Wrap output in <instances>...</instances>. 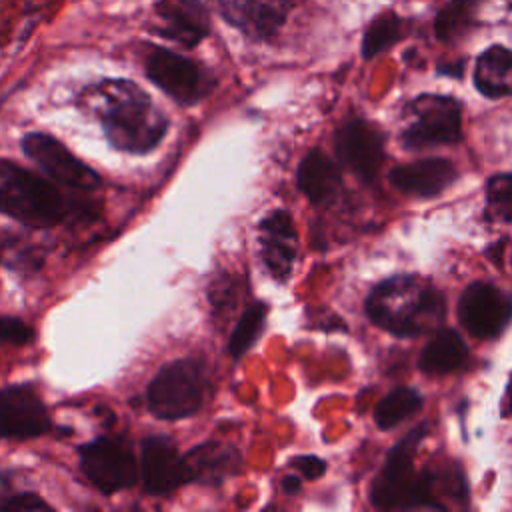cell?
I'll return each instance as SVG.
<instances>
[{
  "label": "cell",
  "instance_id": "cell-13",
  "mask_svg": "<svg viewBox=\"0 0 512 512\" xmlns=\"http://www.w3.org/2000/svg\"><path fill=\"white\" fill-rule=\"evenodd\" d=\"M216 12L252 40H270L284 26L290 0H210Z\"/></svg>",
  "mask_w": 512,
  "mask_h": 512
},
{
  "label": "cell",
  "instance_id": "cell-15",
  "mask_svg": "<svg viewBox=\"0 0 512 512\" xmlns=\"http://www.w3.org/2000/svg\"><path fill=\"white\" fill-rule=\"evenodd\" d=\"M154 14L160 20L156 32L186 48H194L210 32V16L202 0H156Z\"/></svg>",
  "mask_w": 512,
  "mask_h": 512
},
{
  "label": "cell",
  "instance_id": "cell-4",
  "mask_svg": "<svg viewBox=\"0 0 512 512\" xmlns=\"http://www.w3.org/2000/svg\"><path fill=\"white\" fill-rule=\"evenodd\" d=\"M426 434V424L408 432L386 456L384 468L372 482L370 500L378 508H442L434 502V476L414 472L412 458L418 442Z\"/></svg>",
  "mask_w": 512,
  "mask_h": 512
},
{
  "label": "cell",
  "instance_id": "cell-3",
  "mask_svg": "<svg viewBox=\"0 0 512 512\" xmlns=\"http://www.w3.org/2000/svg\"><path fill=\"white\" fill-rule=\"evenodd\" d=\"M0 212L26 226L50 228L70 214V206L50 180L0 158Z\"/></svg>",
  "mask_w": 512,
  "mask_h": 512
},
{
  "label": "cell",
  "instance_id": "cell-6",
  "mask_svg": "<svg viewBox=\"0 0 512 512\" xmlns=\"http://www.w3.org/2000/svg\"><path fill=\"white\" fill-rule=\"evenodd\" d=\"M410 124L402 132V140L410 148L452 144L462 136L460 104L450 96L422 94L406 108Z\"/></svg>",
  "mask_w": 512,
  "mask_h": 512
},
{
  "label": "cell",
  "instance_id": "cell-10",
  "mask_svg": "<svg viewBox=\"0 0 512 512\" xmlns=\"http://www.w3.org/2000/svg\"><path fill=\"white\" fill-rule=\"evenodd\" d=\"M462 326L476 338H496L512 320V298L494 284H470L458 304Z\"/></svg>",
  "mask_w": 512,
  "mask_h": 512
},
{
  "label": "cell",
  "instance_id": "cell-8",
  "mask_svg": "<svg viewBox=\"0 0 512 512\" xmlns=\"http://www.w3.org/2000/svg\"><path fill=\"white\" fill-rule=\"evenodd\" d=\"M144 70L150 82H154L160 90H164L180 104L198 102L210 92L214 84L208 72L194 60L160 46H154L148 52L144 60Z\"/></svg>",
  "mask_w": 512,
  "mask_h": 512
},
{
  "label": "cell",
  "instance_id": "cell-9",
  "mask_svg": "<svg viewBox=\"0 0 512 512\" xmlns=\"http://www.w3.org/2000/svg\"><path fill=\"white\" fill-rule=\"evenodd\" d=\"M24 154L34 160L52 180L74 190L92 192L100 186V176L76 158L60 140L44 132H32L22 140Z\"/></svg>",
  "mask_w": 512,
  "mask_h": 512
},
{
  "label": "cell",
  "instance_id": "cell-1",
  "mask_svg": "<svg viewBox=\"0 0 512 512\" xmlns=\"http://www.w3.org/2000/svg\"><path fill=\"white\" fill-rule=\"evenodd\" d=\"M80 102L94 112L108 142L122 152L146 154L168 130L164 112L132 80L106 78L90 84Z\"/></svg>",
  "mask_w": 512,
  "mask_h": 512
},
{
  "label": "cell",
  "instance_id": "cell-16",
  "mask_svg": "<svg viewBox=\"0 0 512 512\" xmlns=\"http://www.w3.org/2000/svg\"><path fill=\"white\" fill-rule=\"evenodd\" d=\"M456 176V166L448 158H422L396 166L390 172V182L404 194L432 198L446 190Z\"/></svg>",
  "mask_w": 512,
  "mask_h": 512
},
{
  "label": "cell",
  "instance_id": "cell-33",
  "mask_svg": "<svg viewBox=\"0 0 512 512\" xmlns=\"http://www.w3.org/2000/svg\"><path fill=\"white\" fill-rule=\"evenodd\" d=\"M502 2L506 4V8H508V10H512V0H502Z\"/></svg>",
  "mask_w": 512,
  "mask_h": 512
},
{
  "label": "cell",
  "instance_id": "cell-7",
  "mask_svg": "<svg viewBox=\"0 0 512 512\" xmlns=\"http://www.w3.org/2000/svg\"><path fill=\"white\" fill-rule=\"evenodd\" d=\"M78 454L84 476L104 494L130 488L138 478L134 452L122 438L100 436L84 444Z\"/></svg>",
  "mask_w": 512,
  "mask_h": 512
},
{
  "label": "cell",
  "instance_id": "cell-22",
  "mask_svg": "<svg viewBox=\"0 0 512 512\" xmlns=\"http://www.w3.org/2000/svg\"><path fill=\"white\" fill-rule=\"evenodd\" d=\"M484 0H450L440 8L434 20L436 38L442 42H454L462 38L472 26L478 24L476 14Z\"/></svg>",
  "mask_w": 512,
  "mask_h": 512
},
{
  "label": "cell",
  "instance_id": "cell-32",
  "mask_svg": "<svg viewBox=\"0 0 512 512\" xmlns=\"http://www.w3.org/2000/svg\"><path fill=\"white\" fill-rule=\"evenodd\" d=\"M462 66H464V62L452 64L450 68H446V66H440V68H438V72H440V74H450V76H460V74H462Z\"/></svg>",
  "mask_w": 512,
  "mask_h": 512
},
{
  "label": "cell",
  "instance_id": "cell-23",
  "mask_svg": "<svg viewBox=\"0 0 512 512\" xmlns=\"http://www.w3.org/2000/svg\"><path fill=\"white\" fill-rule=\"evenodd\" d=\"M422 408V396L412 388H396L374 408V420L382 430L394 428Z\"/></svg>",
  "mask_w": 512,
  "mask_h": 512
},
{
  "label": "cell",
  "instance_id": "cell-19",
  "mask_svg": "<svg viewBox=\"0 0 512 512\" xmlns=\"http://www.w3.org/2000/svg\"><path fill=\"white\" fill-rule=\"evenodd\" d=\"M298 188L314 204L330 202L342 184L340 170L322 150H312L298 166Z\"/></svg>",
  "mask_w": 512,
  "mask_h": 512
},
{
  "label": "cell",
  "instance_id": "cell-2",
  "mask_svg": "<svg viewBox=\"0 0 512 512\" xmlns=\"http://www.w3.org/2000/svg\"><path fill=\"white\" fill-rule=\"evenodd\" d=\"M366 310L380 328L396 336H416L442 322L446 304L438 290L400 276L376 286Z\"/></svg>",
  "mask_w": 512,
  "mask_h": 512
},
{
  "label": "cell",
  "instance_id": "cell-25",
  "mask_svg": "<svg viewBox=\"0 0 512 512\" xmlns=\"http://www.w3.org/2000/svg\"><path fill=\"white\" fill-rule=\"evenodd\" d=\"M264 320H266V304L254 302L252 306H248L244 310V314L236 322L230 342H228V352L234 358H240L258 340V336L264 328Z\"/></svg>",
  "mask_w": 512,
  "mask_h": 512
},
{
  "label": "cell",
  "instance_id": "cell-24",
  "mask_svg": "<svg viewBox=\"0 0 512 512\" xmlns=\"http://www.w3.org/2000/svg\"><path fill=\"white\" fill-rule=\"evenodd\" d=\"M406 32V22L394 14V12H386L382 16H378L376 20L370 22V26L364 32V40H362V56L366 60L386 52L388 48H392Z\"/></svg>",
  "mask_w": 512,
  "mask_h": 512
},
{
  "label": "cell",
  "instance_id": "cell-17",
  "mask_svg": "<svg viewBox=\"0 0 512 512\" xmlns=\"http://www.w3.org/2000/svg\"><path fill=\"white\" fill-rule=\"evenodd\" d=\"M296 228L286 210L270 212L260 224L262 258L274 278L284 280L296 258Z\"/></svg>",
  "mask_w": 512,
  "mask_h": 512
},
{
  "label": "cell",
  "instance_id": "cell-29",
  "mask_svg": "<svg viewBox=\"0 0 512 512\" xmlns=\"http://www.w3.org/2000/svg\"><path fill=\"white\" fill-rule=\"evenodd\" d=\"M292 466L308 480H316L326 472V464L318 456H298L292 460Z\"/></svg>",
  "mask_w": 512,
  "mask_h": 512
},
{
  "label": "cell",
  "instance_id": "cell-11",
  "mask_svg": "<svg viewBox=\"0 0 512 512\" xmlns=\"http://www.w3.org/2000/svg\"><path fill=\"white\" fill-rule=\"evenodd\" d=\"M50 416L32 384H12L0 390V436L36 438L48 432Z\"/></svg>",
  "mask_w": 512,
  "mask_h": 512
},
{
  "label": "cell",
  "instance_id": "cell-5",
  "mask_svg": "<svg viewBox=\"0 0 512 512\" xmlns=\"http://www.w3.org/2000/svg\"><path fill=\"white\" fill-rule=\"evenodd\" d=\"M206 390V372L200 360L182 358L166 364L148 386V408L164 420H178L200 410Z\"/></svg>",
  "mask_w": 512,
  "mask_h": 512
},
{
  "label": "cell",
  "instance_id": "cell-30",
  "mask_svg": "<svg viewBox=\"0 0 512 512\" xmlns=\"http://www.w3.org/2000/svg\"><path fill=\"white\" fill-rule=\"evenodd\" d=\"M510 414H512V374H510L504 398H502V416H510Z\"/></svg>",
  "mask_w": 512,
  "mask_h": 512
},
{
  "label": "cell",
  "instance_id": "cell-27",
  "mask_svg": "<svg viewBox=\"0 0 512 512\" xmlns=\"http://www.w3.org/2000/svg\"><path fill=\"white\" fill-rule=\"evenodd\" d=\"M486 202L494 216L512 220V174H496L488 180Z\"/></svg>",
  "mask_w": 512,
  "mask_h": 512
},
{
  "label": "cell",
  "instance_id": "cell-18",
  "mask_svg": "<svg viewBox=\"0 0 512 512\" xmlns=\"http://www.w3.org/2000/svg\"><path fill=\"white\" fill-rule=\"evenodd\" d=\"M184 460L186 482L200 484H220L230 474H236L240 468V456L232 446L218 442H206L192 448Z\"/></svg>",
  "mask_w": 512,
  "mask_h": 512
},
{
  "label": "cell",
  "instance_id": "cell-26",
  "mask_svg": "<svg viewBox=\"0 0 512 512\" xmlns=\"http://www.w3.org/2000/svg\"><path fill=\"white\" fill-rule=\"evenodd\" d=\"M14 472H0V510L10 512H32V510H52V506L42 500L36 492L22 490L14 484Z\"/></svg>",
  "mask_w": 512,
  "mask_h": 512
},
{
  "label": "cell",
  "instance_id": "cell-21",
  "mask_svg": "<svg viewBox=\"0 0 512 512\" xmlns=\"http://www.w3.org/2000/svg\"><path fill=\"white\" fill-rule=\"evenodd\" d=\"M468 358V348L456 330L444 328L424 346L418 366L426 374H448L460 368Z\"/></svg>",
  "mask_w": 512,
  "mask_h": 512
},
{
  "label": "cell",
  "instance_id": "cell-28",
  "mask_svg": "<svg viewBox=\"0 0 512 512\" xmlns=\"http://www.w3.org/2000/svg\"><path fill=\"white\" fill-rule=\"evenodd\" d=\"M0 340L14 346H22L34 340V330L20 318L0 316Z\"/></svg>",
  "mask_w": 512,
  "mask_h": 512
},
{
  "label": "cell",
  "instance_id": "cell-12",
  "mask_svg": "<svg viewBox=\"0 0 512 512\" xmlns=\"http://www.w3.org/2000/svg\"><path fill=\"white\" fill-rule=\"evenodd\" d=\"M340 162L364 182H372L384 160V136L368 120H350L336 132Z\"/></svg>",
  "mask_w": 512,
  "mask_h": 512
},
{
  "label": "cell",
  "instance_id": "cell-20",
  "mask_svg": "<svg viewBox=\"0 0 512 512\" xmlns=\"http://www.w3.org/2000/svg\"><path fill=\"white\" fill-rule=\"evenodd\" d=\"M474 84L488 98L512 96V50L498 44L486 48L476 60Z\"/></svg>",
  "mask_w": 512,
  "mask_h": 512
},
{
  "label": "cell",
  "instance_id": "cell-31",
  "mask_svg": "<svg viewBox=\"0 0 512 512\" xmlns=\"http://www.w3.org/2000/svg\"><path fill=\"white\" fill-rule=\"evenodd\" d=\"M282 488H284V492H288V494L298 492V490H300V478H298V476H286V478L282 480Z\"/></svg>",
  "mask_w": 512,
  "mask_h": 512
},
{
  "label": "cell",
  "instance_id": "cell-14",
  "mask_svg": "<svg viewBox=\"0 0 512 512\" xmlns=\"http://www.w3.org/2000/svg\"><path fill=\"white\" fill-rule=\"evenodd\" d=\"M140 474L144 490L152 496H164L182 486L186 472L176 444L166 436H146L142 440Z\"/></svg>",
  "mask_w": 512,
  "mask_h": 512
}]
</instances>
